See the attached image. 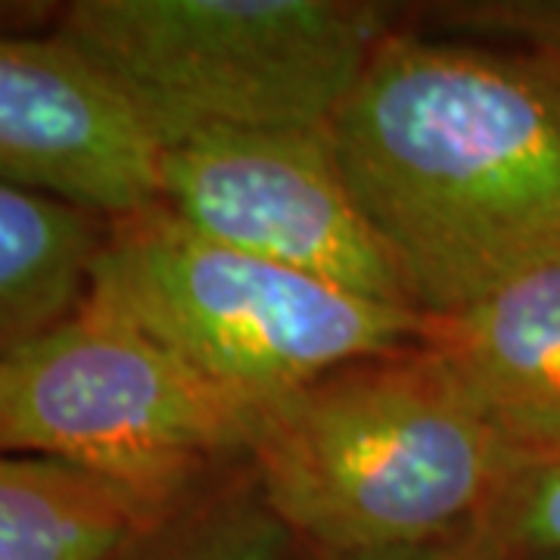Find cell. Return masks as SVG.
Masks as SVG:
<instances>
[{"label": "cell", "mask_w": 560, "mask_h": 560, "mask_svg": "<svg viewBox=\"0 0 560 560\" xmlns=\"http://www.w3.org/2000/svg\"><path fill=\"white\" fill-rule=\"evenodd\" d=\"M160 140L79 47L0 35V180L121 219L160 202Z\"/></svg>", "instance_id": "cell-7"}, {"label": "cell", "mask_w": 560, "mask_h": 560, "mask_svg": "<svg viewBox=\"0 0 560 560\" xmlns=\"http://www.w3.org/2000/svg\"><path fill=\"white\" fill-rule=\"evenodd\" d=\"M420 340L514 452L560 455V259L455 315L423 318Z\"/></svg>", "instance_id": "cell-8"}, {"label": "cell", "mask_w": 560, "mask_h": 560, "mask_svg": "<svg viewBox=\"0 0 560 560\" xmlns=\"http://www.w3.org/2000/svg\"><path fill=\"white\" fill-rule=\"evenodd\" d=\"M330 135L423 318L560 259V79L548 60L393 28Z\"/></svg>", "instance_id": "cell-1"}, {"label": "cell", "mask_w": 560, "mask_h": 560, "mask_svg": "<svg viewBox=\"0 0 560 560\" xmlns=\"http://www.w3.org/2000/svg\"><path fill=\"white\" fill-rule=\"evenodd\" d=\"M539 560H560V558H539Z\"/></svg>", "instance_id": "cell-16"}, {"label": "cell", "mask_w": 560, "mask_h": 560, "mask_svg": "<svg viewBox=\"0 0 560 560\" xmlns=\"http://www.w3.org/2000/svg\"><path fill=\"white\" fill-rule=\"evenodd\" d=\"M287 541L249 480L180 504L119 560H283Z\"/></svg>", "instance_id": "cell-11"}, {"label": "cell", "mask_w": 560, "mask_h": 560, "mask_svg": "<svg viewBox=\"0 0 560 560\" xmlns=\"http://www.w3.org/2000/svg\"><path fill=\"white\" fill-rule=\"evenodd\" d=\"M106 221L0 180V352L35 340L84 305Z\"/></svg>", "instance_id": "cell-10"}, {"label": "cell", "mask_w": 560, "mask_h": 560, "mask_svg": "<svg viewBox=\"0 0 560 560\" xmlns=\"http://www.w3.org/2000/svg\"><path fill=\"white\" fill-rule=\"evenodd\" d=\"M261 408L420 337L423 315L212 241L162 202L106 221L88 300Z\"/></svg>", "instance_id": "cell-3"}, {"label": "cell", "mask_w": 560, "mask_h": 560, "mask_svg": "<svg viewBox=\"0 0 560 560\" xmlns=\"http://www.w3.org/2000/svg\"><path fill=\"white\" fill-rule=\"evenodd\" d=\"M551 66H555V72H558V79H560V60H548Z\"/></svg>", "instance_id": "cell-15"}, {"label": "cell", "mask_w": 560, "mask_h": 560, "mask_svg": "<svg viewBox=\"0 0 560 560\" xmlns=\"http://www.w3.org/2000/svg\"><path fill=\"white\" fill-rule=\"evenodd\" d=\"M342 560H504L482 539L467 536V539L442 541V545H427V548H405V551H383V555H361V558H342Z\"/></svg>", "instance_id": "cell-14"}, {"label": "cell", "mask_w": 560, "mask_h": 560, "mask_svg": "<svg viewBox=\"0 0 560 560\" xmlns=\"http://www.w3.org/2000/svg\"><path fill=\"white\" fill-rule=\"evenodd\" d=\"M430 20L445 35L508 54L560 60V0H467L433 3Z\"/></svg>", "instance_id": "cell-13"}, {"label": "cell", "mask_w": 560, "mask_h": 560, "mask_svg": "<svg viewBox=\"0 0 560 560\" xmlns=\"http://www.w3.org/2000/svg\"><path fill=\"white\" fill-rule=\"evenodd\" d=\"M246 460L287 536L342 560L477 536L526 458L418 337L261 405Z\"/></svg>", "instance_id": "cell-2"}, {"label": "cell", "mask_w": 560, "mask_h": 560, "mask_svg": "<svg viewBox=\"0 0 560 560\" xmlns=\"http://www.w3.org/2000/svg\"><path fill=\"white\" fill-rule=\"evenodd\" d=\"M389 22L359 0H79L57 35L165 147L209 128L330 125Z\"/></svg>", "instance_id": "cell-4"}, {"label": "cell", "mask_w": 560, "mask_h": 560, "mask_svg": "<svg viewBox=\"0 0 560 560\" xmlns=\"http://www.w3.org/2000/svg\"><path fill=\"white\" fill-rule=\"evenodd\" d=\"M168 514L91 470L0 452V560H119Z\"/></svg>", "instance_id": "cell-9"}, {"label": "cell", "mask_w": 560, "mask_h": 560, "mask_svg": "<svg viewBox=\"0 0 560 560\" xmlns=\"http://www.w3.org/2000/svg\"><path fill=\"white\" fill-rule=\"evenodd\" d=\"M480 536L504 560L560 558V455L523 460Z\"/></svg>", "instance_id": "cell-12"}, {"label": "cell", "mask_w": 560, "mask_h": 560, "mask_svg": "<svg viewBox=\"0 0 560 560\" xmlns=\"http://www.w3.org/2000/svg\"><path fill=\"white\" fill-rule=\"evenodd\" d=\"M256 411L91 302L0 352V452L91 470L162 511L246 460Z\"/></svg>", "instance_id": "cell-5"}, {"label": "cell", "mask_w": 560, "mask_h": 560, "mask_svg": "<svg viewBox=\"0 0 560 560\" xmlns=\"http://www.w3.org/2000/svg\"><path fill=\"white\" fill-rule=\"evenodd\" d=\"M160 202L212 241L418 312L349 187L330 125L209 128L165 143Z\"/></svg>", "instance_id": "cell-6"}]
</instances>
